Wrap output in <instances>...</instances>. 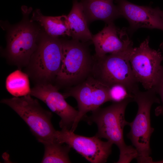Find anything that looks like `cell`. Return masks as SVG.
Returning <instances> with one entry per match:
<instances>
[{
  "instance_id": "cell-15",
  "label": "cell",
  "mask_w": 163,
  "mask_h": 163,
  "mask_svg": "<svg viewBox=\"0 0 163 163\" xmlns=\"http://www.w3.org/2000/svg\"><path fill=\"white\" fill-rule=\"evenodd\" d=\"M67 16L72 39L83 43L91 41L93 35L89 29L81 3L73 0L72 8Z\"/></svg>"
},
{
  "instance_id": "cell-7",
  "label": "cell",
  "mask_w": 163,
  "mask_h": 163,
  "mask_svg": "<svg viewBox=\"0 0 163 163\" xmlns=\"http://www.w3.org/2000/svg\"><path fill=\"white\" fill-rule=\"evenodd\" d=\"M62 59L61 39L42 30L37 47L26 66L27 74L37 83H52L59 71Z\"/></svg>"
},
{
  "instance_id": "cell-9",
  "label": "cell",
  "mask_w": 163,
  "mask_h": 163,
  "mask_svg": "<svg viewBox=\"0 0 163 163\" xmlns=\"http://www.w3.org/2000/svg\"><path fill=\"white\" fill-rule=\"evenodd\" d=\"M149 37L134 48L130 62L134 75L146 90L155 85L160 74L163 61V55L159 50L151 48Z\"/></svg>"
},
{
  "instance_id": "cell-4",
  "label": "cell",
  "mask_w": 163,
  "mask_h": 163,
  "mask_svg": "<svg viewBox=\"0 0 163 163\" xmlns=\"http://www.w3.org/2000/svg\"><path fill=\"white\" fill-rule=\"evenodd\" d=\"M133 48L132 46L123 51L101 57L94 56L91 75L109 87L121 85L132 94L139 89L130 62Z\"/></svg>"
},
{
  "instance_id": "cell-5",
  "label": "cell",
  "mask_w": 163,
  "mask_h": 163,
  "mask_svg": "<svg viewBox=\"0 0 163 163\" xmlns=\"http://www.w3.org/2000/svg\"><path fill=\"white\" fill-rule=\"evenodd\" d=\"M61 40L62 63L55 81L59 86L69 88L81 83L91 75L93 57L85 43L72 39Z\"/></svg>"
},
{
  "instance_id": "cell-6",
  "label": "cell",
  "mask_w": 163,
  "mask_h": 163,
  "mask_svg": "<svg viewBox=\"0 0 163 163\" xmlns=\"http://www.w3.org/2000/svg\"><path fill=\"white\" fill-rule=\"evenodd\" d=\"M30 94L3 99L1 103L9 106L25 122L37 140L43 145L56 141V130L51 122L52 114L40 106Z\"/></svg>"
},
{
  "instance_id": "cell-13",
  "label": "cell",
  "mask_w": 163,
  "mask_h": 163,
  "mask_svg": "<svg viewBox=\"0 0 163 163\" xmlns=\"http://www.w3.org/2000/svg\"><path fill=\"white\" fill-rule=\"evenodd\" d=\"M126 28L116 27L113 22L106 24L103 29L92 35L91 41L95 47L94 56L101 57L125 50L133 46Z\"/></svg>"
},
{
  "instance_id": "cell-3",
  "label": "cell",
  "mask_w": 163,
  "mask_h": 163,
  "mask_svg": "<svg viewBox=\"0 0 163 163\" xmlns=\"http://www.w3.org/2000/svg\"><path fill=\"white\" fill-rule=\"evenodd\" d=\"M153 88L145 91L139 89L133 93V101L138 106L136 116L133 121L129 123L130 130L127 135L137 152L138 163H153L150 155V141L154 129L151 126L150 112L152 104H160V99Z\"/></svg>"
},
{
  "instance_id": "cell-21",
  "label": "cell",
  "mask_w": 163,
  "mask_h": 163,
  "mask_svg": "<svg viewBox=\"0 0 163 163\" xmlns=\"http://www.w3.org/2000/svg\"><path fill=\"white\" fill-rule=\"evenodd\" d=\"M159 47L160 49L163 51V42L160 44Z\"/></svg>"
},
{
  "instance_id": "cell-19",
  "label": "cell",
  "mask_w": 163,
  "mask_h": 163,
  "mask_svg": "<svg viewBox=\"0 0 163 163\" xmlns=\"http://www.w3.org/2000/svg\"><path fill=\"white\" fill-rule=\"evenodd\" d=\"M109 94L110 101L113 102H120L128 97L133 98V95L120 84H116L110 87Z\"/></svg>"
},
{
  "instance_id": "cell-23",
  "label": "cell",
  "mask_w": 163,
  "mask_h": 163,
  "mask_svg": "<svg viewBox=\"0 0 163 163\" xmlns=\"http://www.w3.org/2000/svg\"><path fill=\"white\" fill-rule=\"evenodd\" d=\"M160 13H161V17L163 19V11L161 10Z\"/></svg>"
},
{
  "instance_id": "cell-18",
  "label": "cell",
  "mask_w": 163,
  "mask_h": 163,
  "mask_svg": "<svg viewBox=\"0 0 163 163\" xmlns=\"http://www.w3.org/2000/svg\"><path fill=\"white\" fill-rule=\"evenodd\" d=\"M56 141L44 145L45 150L41 163H71L69 153L71 148Z\"/></svg>"
},
{
  "instance_id": "cell-8",
  "label": "cell",
  "mask_w": 163,
  "mask_h": 163,
  "mask_svg": "<svg viewBox=\"0 0 163 163\" xmlns=\"http://www.w3.org/2000/svg\"><path fill=\"white\" fill-rule=\"evenodd\" d=\"M109 88L91 75L81 83L68 88L63 94L66 98L69 97L74 98L78 108V115L70 129L71 131L74 132L79 122L88 112L110 101Z\"/></svg>"
},
{
  "instance_id": "cell-11",
  "label": "cell",
  "mask_w": 163,
  "mask_h": 163,
  "mask_svg": "<svg viewBox=\"0 0 163 163\" xmlns=\"http://www.w3.org/2000/svg\"><path fill=\"white\" fill-rule=\"evenodd\" d=\"M30 94L45 103L60 118V127L70 129L78 115V110L66 101L59 88L51 83H37L31 88Z\"/></svg>"
},
{
  "instance_id": "cell-16",
  "label": "cell",
  "mask_w": 163,
  "mask_h": 163,
  "mask_svg": "<svg viewBox=\"0 0 163 163\" xmlns=\"http://www.w3.org/2000/svg\"><path fill=\"white\" fill-rule=\"evenodd\" d=\"M31 21L36 22L49 35L58 37L60 36H71L67 15L48 16L43 15L39 9L33 13Z\"/></svg>"
},
{
  "instance_id": "cell-2",
  "label": "cell",
  "mask_w": 163,
  "mask_h": 163,
  "mask_svg": "<svg viewBox=\"0 0 163 163\" xmlns=\"http://www.w3.org/2000/svg\"><path fill=\"white\" fill-rule=\"evenodd\" d=\"M22 20L8 27L5 55L14 65L21 68L26 67L38 45L42 30L41 27L29 18L32 8H21Z\"/></svg>"
},
{
  "instance_id": "cell-20",
  "label": "cell",
  "mask_w": 163,
  "mask_h": 163,
  "mask_svg": "<svg viewBox=\"0 0 163 163\" xmlns=\"http://www.w3.org/2000/svg\"><path fill=\"white\" fill-rule=\"evenodd\" d=\"M157 94L160 97L162 104L157 107L155 110V114L156 116H163V66L156 82L153 87Z\"/></svg>"
},
{
  "instance_id": "cell-22",
  "label": "cell",
  "mask_w": 163,
  "mask_h": 163,
  "mask_svg": "<svg viewBox=\"0 0 163 163\" xmlns=\"http://www.w3.org/2000/svg\"><path fill=\"white\" fill-rule=\"evenodd\" d=\"M153 163H163V160L157 161H153Z\"/></svg>"
},
{
  "instance_id": "cell-12",
  "label": "cell",
  "mask_w": 163,
  "mask_h": 163,
  "mask_svg": "<svg viewBox=\"0 0 163 163\" xmlns=\"http://www.w3.org/2000/svg\"><path fill=\"white\" fill-rule=\"evenodd\" d=\"M115 1L122 16L129 23L127 31L129 34L141 28L163 30V19L159 8L138 5L126 0Z\"/></svg>"
},
{
  "instance_id": "cell-17",
  "label": "cell",
  "mask_w": 163,
  "mask_h": 163,
  "mask_svg": "<svg viewBox=\"0 0 163 163\" xmlns=\"http://www.w3.org/2000/svg\"><path fill=\"white\" fill-rule=\"evenodd\" d=\"M7 91L14 97H21L30 94L28 75L20 70H17L9 74L5 81Z\"/></svg>"
},
{
  "instance_id": "cell-10",
  "label": "cell",
  "mask_w": 163,
  "mask_h": 163,
  "mask_svg": "<svg viewBox=\"0 0 163 163\" xmlns=\"http://www.w3.org/2000/svg\"><path fill=\"white\" fill-rule=\"evenodd\" d=\"M66 128L56 130V141L65 143L92 163L106 162L112 151L113 144L103 141L94 136L88 137L75 134Z\"/></svg>"
},
{
  "instance_id": "cell-14",
  "label": "cell",
  "mask_w": 163,
  "mask_h": 163,
  "mask_svg": "<svg viewBox=\"0 0 163 163\" xmlns=\"http://www.w3.org/2000/svg\"><path fill=\"white\" fill-rule=\"evenodd\" d=\"M88 24L100 20L106 23L113 22L122 16L114 0H80Z\"/></svg>"
},
{
  "instance_id": "cell-1",
  "label": "cell",
  "mask_w": 163,
  "mask_h": 163,
  "mask_svg": "<svg viewBox=\"0 0 163 163\" xmlns=\"http://www.w3.org/2000/svg\"><path fill=\"white\" fill-rule=\"evenodd\" d=\"M133 101V98L128 97L118 102H113L105 108L97 109L92 111V114L85 117L88 123H94L98 131L95 136L107 139L118 148L119 158L116 163L130 162L137 157L136 149L126 144L123 137V129L129 123L125 118L126 108L128 104Z\"/></svg>"
}]
</instances>
